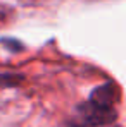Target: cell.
Here are the masks:
<instances>
[{
  "label": "cell",
  "mask_w": 126,
  "mask_h": 127,
  "mask_svg": "<svg viewBox=\"0 0 126 127\" xmlns=\"http://www.w3.org/2000/svg\"><path fill=\"white\" fill-rule=\"evenodd\" d=\"M0 22H3V12L0 10Z\"/></svg>",
  "instance_id": "5"
},
{
  "label": "cell",
  "mask_w": 126,
  "mask_h": 127,
  "mask_svg": "<svg viewBox=\"0 0 126 127\" xmlns=\"http://www.w3.org/2000/svg\"><path fill=\"white\" fill-rule=\"evenodd\" d=\"M22 79L24 77L19 74H0V88H16Z\"/></svg>",
  "instance_id": "3"
},
{
  "label": "cell",
  "mask_w": 126,
  "mask_h": 127,
  "mask_svg": "<svg viewBox=\"0 0 126 127\" xmlns=\"http://www.w3.org/2000/svg\"><path fill=\"white\" fill-rule=\"evenodd\" d=\"M80 115L83 117V120L90 126H107L116 122L118 119V112L114 106H104L97 105L92 101H85L83 105H80Z\"/></svg>",
  "instance_id": "1"
},
{
  "label": "cell",
  "mask_w": 126,
  "mask_h": 127,
  "mask_svg": "<svg viewBox=\"0 0 126 127\" xmlns=\"http://www.w3.org/2000/svg\"><path fill=\"white\" fill-rule=\"evenodd\" d=\"M119 98V91L114 83H105V84L95 88L92 93H90V100L92 103H97V105H104V106H112Z\"/></svg>",
  "instance_id": "2"
},
{
  "label": "cell",
  "mask_w": 126,
  "mask_h": 127,
  "mask_svg": "<svg viewBox=\"0 0 126 127\" xmlns=\"http://www.w3.org/2000/svg\"><path fill=\"white\" fill-rule=\"evenodd\" d=\"M112 127H118V126H112Z\"/></svg>",
  "instance_id": "6"
},
{
  "label": "cell",
  "mask_w": 126,
  "mask_h": 127,
  "mask_svg": "<svg viewBox=\"0 0 126 127\" xmlns=\"http://www.w3.org/2000/svg\"><path fill=\"white\" fill-rule=\"evenodd\" d=\"M0 45L5 48V50H9L10 53H19L24 50V45H22L19 40H14V38H2L0 40Z\"/></svg>",
  "instance_id": "4"
}]
</instances>
